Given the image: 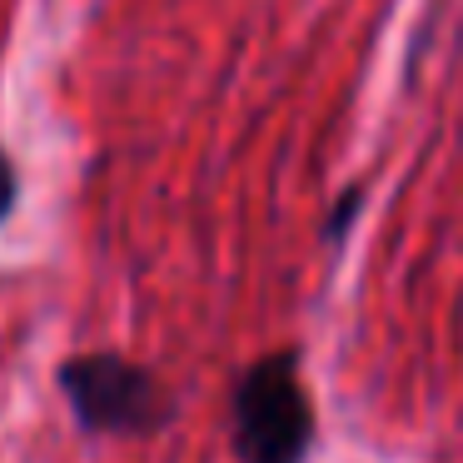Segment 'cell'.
Instances as JSON below:
<instances>
[{
    "label": "cell",
    "instance_id": "cell-1",
    "mask_svg": "<svg viewBox=\"0 0 463 463\" xmlns=\"http://www.w3.org/2000/svg\"><path fill=\"white\" fill-rule=\"evenodd\" d=\"M309 449L314 409L299 383V354H264L234 383V453L240 463H304Z\"/></svg>",
    "mask_w": 463,
    "mask_h": 463
},
{
    "label": "cell",
    "instance_id": "cell-3",
    "mask_svg": "<svg viewBox=\"0 0 463 463\" xmlns=\"http://www.w3.org/2000/svg\"><path fill=\"white\" fill-rule=\"evenodd\" d=\"M11 204H15V165H11V155L0 150V220L11 214Z\"/></svg>",
    "mask_w": 463,
    "mask_h": 463
},
{
    "label": "cell",
    "instance_id": "cell-2",
    "mask_svg": "<svg viewBox=\"0 0 463 463\" xmlns=\"http://www.w3.org/2000/svg\"><path fill=\"white\" fill-rule=\"evenodd\" d=\"M61 389L71 399L80 429L140 439L170 419V393L150 369L120 359V354H80L61 364Z\"/></svg>",
    "mask_w": 463,
    "mask_h": 463
}]
</instances>
